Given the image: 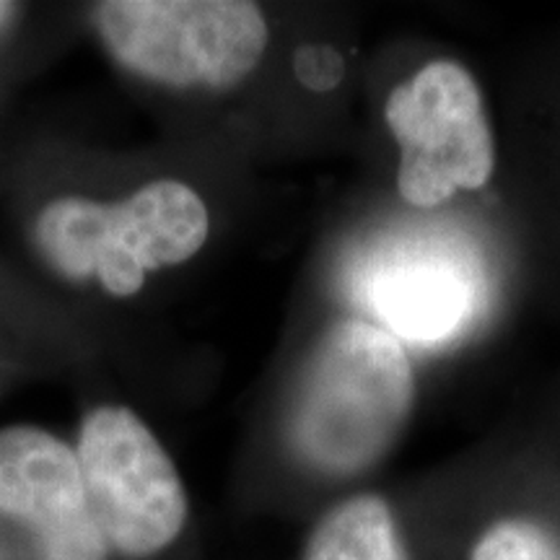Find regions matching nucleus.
Here are the masks:
<instances>
[{
    "label": "nucleus",
    "mask_w": 560,
    "mask_h": 560,
    "mask_svg": "<svg viewBox=\"0 0 560 560\" xmlns=\"http://www.w3.org/2000/svg\"><path fill=\"white\" fill-rule=\"evenodd\" d=\"M416 405V371L395 335L340 319L314 346L289 418V444L327 480L369 475L395 452Z\"/></svg>",
    "instance_id": "nucleus-1"
},
{
    "label": "nucleus",
    "mask_w": 560,
    "mask_h": 560,
    "mask_svg": "<svg viewBox=\"0 0 560 560\" xmlns=\"http://www.w3.org/2000/svg\"><path fill=\"white\" fill-rule=\"evenodd\" d=\"M94 21L120 66L179 89L234 86L270 39L260 5L244 0H109Z\"/></svg>",
    "instance_id": "nucleus-2"
},
{
    "label": "nucleus",
    "mask_w": 560,
    "mask_h": 560,
    "mask_svg": "<svg viewBox=\"0 0 560 560\" xmlns=\"http://www.w3.org/2000/svg\"><path fill=\"white\" fill-rule=\"evenodd\" d=\"M374 325L420 348H444L478 325L490 280L478 244L457 231L416 226L384 236L350 280Z\"/></svg>",
    "instance_id": "nucleus-3"
},
{
    "label": "nucleus",
    "mask_w": 560,
    "mask_h": 560,
    "mask_svg": "<svg viewBox=\"0 0 560 560\" xmlns=\"http://www.w3.org/2000/svg\"><path fill=\"white\" fill-rule=\"evenodd\" d=\"M384 120L400 145L397 190L431 210L482 190L495 170V140L478 81L457 60H431L392 89Z\"/></svg>",
    "instance_id": "nucleus-4"
},
{
    "label": "nucleus",
    "mask_w": 560,
    "mask_h": 560,
    "mask_svg": "<svg viewBox=\"0 0 560 560\" xmlns=\"http://www.w3.org/2000/svg\"><path fill=\"white\" fill-rule=\"evenodd\" d=\"M89 514L104 540L128 558H149L177 540L187 493L149 425L120 405L91 410L79 433Z\"/></svg>",
    "instance_id": "nucleus-5"
},
{
    "label": "nucleus",
    "mask_w": 560,
    "mask_h": 560,
    "mask_svg": "<svg viewBox=\"0 0 560 560\" xmlns=\"http://www.w3.org/2000/svg\"><path fill=\"white\" fill-rule=\"evenodd\" d=\"M206 202L177 179H156L122 202H102L96 278L112 296H132L151 270L190 260L208 240Z\"/></svg>",
    "instance_id": "nucleus-6"
},
{
    "label": "nucleus",
    "mask_w": 560,
    "mask_h": 560,
    "mask_svg": "<svg viewBox=\"0 0 560 560\" xmlns=\"http://www.w3.org/2000/svg\"><path fill=\"white\" fill-rule=\"evenodd\" d=\"M0 514L39 535L89 514L75 450L34 425L0 431Z\"/></svg>",
    "instance_id": "nucleus-7"
},
{
    "label": "nucleus",
    "mask_w": 560,
    "mask_h": 560,
    "mask_svg": "<svg viewBox=\"0 0 560 560\" xmlns=\"http://www.w3.org/2000/svg\"><path fill=\"white\" fill-rule=\"evenodd\" d=\"M301 560H418V552L397 503L376 490H359L319 516Z\"/></svg>",
    "instance_id": "nucleus-8"
},
{
    "label": "nucleus",
    "mask_w": 560,
    "mask_h": 560,
    "mask_svg": "<svg viewBox=\"0 0 560 560\" xmlns=\"http://www.w3.org/2000/svg\"><path fill=\"white\" fill-rule=\"evenodd\" d=\"M462 560H560V520L540 509H501L472 529Z\"/></svg>",
    "instance_id": "nucleus-9"
},
{
    "label": "nucleus",
    "mask_w": 560,
    "mask_h": 560,
    "mask_svg": "<svg viewBox=\"0 0 560 560\" xmlns=\"http://www.w3.org/2000/svg\"><path fill=\"white\" fill-rule=\"evenodd\" d=\"M45 560H104L107 540L96 527L94 516L83 514L79 520L39 535Z\"/></svg>",
    "instance_id": "nucleus-10"
},
{
    "label": "nucleus",
    "mask_w": 560,
    "mask_h": 560,
    "mask_svg": "<svg viewBox=\"0 0 560 560\" xmlns=\"http://www.w3.org/2000/svg\"><path fill=\"white\" fill-rule=\"evenodd\" d=\"M13 13H16V5L13 3H0V26L5 24V21H9Z\"/></svg>",
    "instance_id": "nucleus-11"
}]
</instances>
